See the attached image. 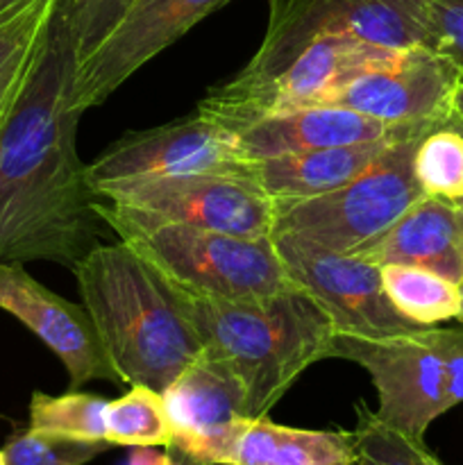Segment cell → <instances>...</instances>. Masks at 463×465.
Listing matches in <instances>:
<instances>
[{
	"mask_svg": "<svg viewBox=\"0 0 463 465\" xmlns=\"http://www.w3.org/2000/svg\"><path fill=\"white\" fill-rule=\"evenodd\" d=\"M75 73V41L54 7L34 68L0 123V262L73 271L100 245L104 221L77 154Z\"/></svg>",
	"mask_w": 463,
	"mask_h": 465,
	"instance_id": "cell-1",
	"label": "cell"
},
{
	"mask_svg": "<svg viewBox=\"0 0 463 465\" xmlns=\"http://www.w3.org/2000/svg\"><path fill=\"white\" fill-rule=\"evenodd\" d=\"M80 298L125 384L163 393L202 352L172 286L123 241L91 250L75 268Z\"/></svg>",
	"mask_w": 463,
	"mask_h": 465,
	"instance_id": "cell-2",
	"label": "cell"
},
{
	"mask_svg": "<svg viewBox=\"0 0 463 465\" xmlns=\"http://www.w3.org/2000/svg\"><path fill=\"white\" fill-rule=\"evenodd\" d=\"M172 293L202 339V350L222 359L241 380L250 418H266L309 366L330 359L334 327L298 286L250 302L204 298L177 286Z\"/></svg>",
	"mask_w": 463,
	"mask_h": 465,
	"instance_id": "cell-3",
	"label": "cell"
},
{
	"mask_svg": "<svg viewBox=\"0 0 463 465\" xmlns=\"http://www.w3.org/2000/svg\"><path fill=\"white\" fill-rule=\"evenodd\" d=\"M95 212L118 241L130 245L168 284L204 298L250 302L295 289L271 239L154 223L109 200Z\"/></svg>",
	"mask_w": 463,
	"mask_h": 465,
	"instance_id": "cell-4",
	"label": "cell"
},
{
	"mask_svg": "<svg viewBox=\"0 0 463 465\" xmlns=\"http://www.w3.org/2000/svg\"><path fill=\"white\" fill-rule=\"evenodd\" d=\"M322 36H354L386 48H436L427 0H271L261 45L227 84L268 80Z\"/></svg>",
	"mask_w": 463,
	"mask_h": 465,
	"instance_id": "cell-5",
	"label": "cell"
},
{
	"mask_svg": "<svg viewBox=\"0 0 463 465\" xmlns=\"http://www.w3.org/2000/svg\"><path fill=\"white\" fill-rule=\"evenodd\" d=\"M420 139L389 145L370 168L331 193L277 204L272 234H295L339 254L370 248L425 195L413 173Z\"/></svg>",
	"mask_w": 463,
	"mask_h": 465,
	"instance_id": "cell-6",
	"label": "cell"
},
{
	"mask_svg": "<svg viewBox=\"0 0 463 465\" xmlns=\"http://www.w3.org/2000/svg\"><path fill=\"white\" fill-rule=\"evenodd\" d=\"M402 50L354 36H322L259 84L212 86L195 112L239 132L263 116L322 104L363 73L398 62Z\"/></svg>",
	"mask_w": 463,
	"mask_h": 465,
	"instance_id": "cell-7",
	"label": "cell"
},
{
	"mask_svg": "<svg viewBox=\"0 0 463 465\" xmlns=\"http://www.w3.org/2000/svg\"><path fill=\"white\" fill-rule=\"evenodd\" d=\"M94 193L154 223H175L252 239H271L275 230V203L250 175L191 173L123 180L95 186Z\"/></svg>",
	"mask_w": 463,
	"mask_h": 465,
	"instance_id": "cell-8",
	"label": "cell"
},
{
	"mask_svg": "<svg viewBox=\"0 0 463 465\" xmlns=\"http://www.w3.org/2000/svg\"><path fill=\"white\" fill-rule=\"evenodd\" d=\"M330 359L359 363L377 391L375 416L411 439L425 440L431 422L454 409L448 391L443 327H422L389 339L334 334Z\"/></svg>",
	"mask_w": 463,
	"mask_h": 465,
	"instance_id": "cell-9",
	"label": "cell"
},
{
	"mask_svg": "<svg viewBox=\"0 0 463 465\" xmlns=\"http://www.w3.org/2000/svg\"><path fill=\"white\" fill-rule=\"evenodd\" d=\"M272 243L286 275L327 313L334 334L389 339L422 330L390 304L377 263L331 252L295 234H272Z\"/></svg>",
	"mask_w": 463,
	"mask_h": 465,
	"instance_id": "cell-10",
	"label": "cell"
},
{
	"mask_svg": "<svg viewBox=\"0 0 463 465\" xmlns=\"http://www.w3.org/2000/svg\"><path fill=\"white\" fill-rule=\"evenodd\" d=\"M191 173L250 175V159L241 150L239 134L195 112L166 125L127 132L86 166L91 189L109 182Z\"/></svg>",
	"mask_w": 463,
	"mask_h": 465,
	"instance_id": "cell-11",
	"label": "cell"
},
{
	"mask_svg": "<svg viewBox=\"0 0 463 465\" xmlns=\"http://www.w3.org/2000/svg\"><path fill=\"white\" fill-rule=\"evenodd\" d=\"M461 82V68L448 54L429 45H413L402 50L398 62L363 73L322 104L352 109L395 127L429 132L452 121Z\"/></svg>",
	"mask_w": 463,
	"mask_h": 465,
	"instance_id": "cell-12",
	"label": "cell"
},
{
	"mask_svg": "<svg viewBox=\"0 0 463 465\" xmlns=\"http://www.w3.org/2000/svg\"><path fill=\"white\" fill-rule=\"evenodd\" d=\"M232 0H132L107 39L77 64L73 103L82 114L103 104L150 59Z\"/></svg>",
	"mask_w": 463,
	"mask_h": 465,
	"instance_id": "cell-13",
	"label": "cell"
},
{
	"mask_svg": "<svg viewBox=\"0 0 463 465\" xmlns=\"http://www.w3.org/2000/svg\"><path fill=\"white\" fill-rule=\"evenodd\" d=\"M0 309L23 322L64 363L71 391L89 381L125 384L109 359L89 312L45 289L23 263L0 262Z\"/></svg>",
	"mask_w": 463,
	"mask_h": 465,
	"instance_id": "cell-14",
	"label": "cell"
},
{
	"mask_svg": "<svg viewBox=\"0 0 463 465\" xmlns=\"http://www.w3.org/2000/svg\"><path fill=\"white\" fill-rule=\"evenodd\" d=\"M431 132V130H429ZM241 150L248 159L275 157L302 150L336 148V145L368 143V141H404L425 136V130L395 127L366 114L345 107L318 104L293 112L263 116L239 132Z\"/></svg>",
	"mask_w": 463,
	"mask_h": 465,
	"instance_id": "cell-15",
	"label": "cell"
},
{
	"mask_svg": "<svg viewBox=\"0 0 463 465\" xmlns=\"http://www.w3.org/2000/svg\"><path fill=\"white\" fill-rule=\"evenodd\" d=\"M175 452L195 457L239 418H250L243 384L222 359L200 352L162 393Z\"/></svg>",
	"mask_w": 463,
	"mask_h": 465,
	"instance_id": "cell-16",
	"label": "cell"
},
{
	"mask_svg": "<svg viewBox=\"0 0 463 465\" xmlns=\"http://www.w3.org/2000/svg\"><path fill=\"white\" fill-rule=\"evenodd\" d=\"M191 459L218 465H354L357 450L352 431L295 430L266 416L239 418Z\"/></svg>",
	"mask_w": 463,
	"mask_h": 465,
	"instance_id": "cell-17",
	"label": "cell"
},
{
	"mask_svg": "<svg viewBox=\"0 0 463 465\" xmlns=\"http://www.w3.org/2000/svg\"><path fill=\"white\" fill-rule=\"evenodd\" d=\"M359 257L377 266L427 268L458 284L463 277V203L422 195Z\"/></svg>",
	"mask_w": 463,
	"mask_h": 465,
	"instance_id": "cell-18",
	"label": "cell"
},
{
	"mask_svg": "<svg viewBox=\"0 0 463 465\" xmlns=\"http://www.w3.org/2000/svg\"><path fill=\"white\" fill-rule=\"evenodd\" d=\"M393 143L395 141H368L250 159V177L271 195L275 207L298 203L345 186L370 168Z\"/></svg>",
	"mask_w": 463,
	"mask_h": 465,
	"instance_id": "cell-19",
	"label": "cell"
},
{
	"mask_svg": "<svg viewBox=\"0 0 463 465\" xmlns=\"http://www.w3.org/2000/svg\"><path fill=\"white\" fill-rule=\"evenodd\" d=\"M54 7L57 0H14L0 9V118L34 68Z\"/></svg>",
	"mask_w": 463,
	"mask_h": 465,
	"instance_id": "cell-20",
	"label": "cell"
},
{
	"mask_svg": "<svg viewBox=\"0 0 463 465\" xmlns=\"http://www.w3.org/2000/svg\"><path fill=\"white\" fill-rule=\"evenodd\" d=\"M381 284L399 316L418 327H438L440 322L458 321L461 289L457 282L434 271L404 263L379 266Z\"/></svg>",
	"mask_w": 463,
	"mask_h": 465,
	"instance_id": "cell-21",
	"label": "cell"
},
{
	"mask_svg": "<svg viewBox=\"0 0 463 465\" xmlns=\"http://www.w3.org/2000/svg\"><path fill=\"white\" fill-rule=\"evenodd\" d=\"M104 440L123 448H168L172 425L162 393L143 384H132L125 395L104 409Z\"/></svg>",
	"mask_w": 463,
	"mask_h": 465,
	"instance_id": "cell-22",
	"label": "cell"
},
{
	"mask_svg": "<svg viewBox=\"0 0 463 465\" xmlns=\"http://www.w3.org/2000/svg\"><path fill=\"white\" fill-rule=\"evenodd\" d=\"M413 173L425 195L463 203V132L457 123H445L418 141Z\"/></svg>",
	"mask_w": 463,
	"mask_h": 465,
	"instance_id": "cell-23",
	"label": "cell"
},
{
	"mask_svg": "<svg viewBox=\"0 0 463 465\" xmlns=\"http://www.w3.org/2000/svg\"><path fill=\"white\" fill-rule=\"evenodd\" d=\"M104 409L107 400L94 393L68 391L64 395H45L36 391L30 400V430L104 440Z\"/></svg>",
	"mask_w": 463,
	"mask_h": 465,
	"instance_id": "cell-24",
	"label": "cell"
},
{
	"mask_svg": "<svg viewBox=\"0 0 463 465\" xmlns=\"http://www.w3.org/2000/svg\"><path fill=\"white\" fill-rule=\"evenodd\" d=\"M352 436L357 450L354 465H443L425 448V440L411 439L381 422L363 402L357 407Z\"/></svg>",
	"mask_w": 463,
	"mask_h": 465,
	"instance_id": "cell-25",
	"label": "cell"
},
{
	"mask_svg": "<svg viewBox=\"0 0 463 465\" xmlns=\"http://www.w3.org/2000/svg\"><path fill=\"white\" fill-rule=\"evenodd\" d=\"M113 448L107 440H86L50 431L25 430L5 445L7 465H86Z\"/></svg>",
	"mask_w": 463,
	"mask_h": 465,
	"instance_id": "cell-26",
	"label": "cell"
},
{
	"mask_svg": "<svg viewBox=\"0 0 463 465\" xmlns=\"http://www.w3.org/2000/svg\"><path fill=\"white\" fill-rule=\"evenodd\" d=\"M130 5L132 0H59V12L66 18L75 41L77 64L95 53Z\"/></svg>",
	"mask_w": 463,
	"mask_h": 465,
	"instance_id": "cell-27",
	"label": "cell"
},
{
	"mask_svg": "<svg viewBox=\"0 0 463 465\" xmlns=\"http://www.w3.org/2000/svg\"><path fill=\"white\" fill-rule=\"evenodd\" d=\"M436 50L448 54L463 73V0H427Z\"/></svg>",
	"mask_w": 463,
	"mask_h": 465,
	"instance_id": "cell-28",
	"label": "cell"
},
{
	"mask_svg": "<svg viewBox=\"0 0 463 465\" xmlns=\"http://www.w3.org/2000/svg\"><path fill=\"white\" fill-rule=\"evenodd\" d=\"M443 352L449 400L457 407L463 402V327L443 330Z\"/></svg>",
	"mask_w": 463,
	"mask_h": 465,
	"instance_id": "cell-29",
	"label": "cell"
},
{
	"mask_svg": "<svg viewBox=\"0 0 463 465\" xmlns=\"http://www.w3.org/2000/svg\"><path fill=\"white\" fill-rule=\"evenodd\" d=\"M127 465H172V459L166 448L162 450V448H153V445H145V448L132 450Z\"/></svg>",
	"mask_w": 463,
	"mask_h": 465,
	"instance_id": "cell-30",
	"label": "cell"
},
{
	"mask_svg": "<svg viewBox=\"0 0 463 465\" xmlns=\"http://www.w3.org/2000/svg\"><path fill=\"white\" fill-rule=\"evenodd\" d=\"M166 450H168V448H166ZM168 454H171L172 465H218V463H202V461H195V459L184 457V454L175 452V450H168Z\"/></svg>",
	"mask_w": 463,
	"mask_h": 465,
	"instance_id": "cell-31",
	"label": "cell"
},
{
	"mask_svg": "<svg viewBox=\"0 0 463 465\" xmlns=\"http://www.w3.org/2000/svg\"><path fill=\"white\" fill-rule=\"evenodd\" d=\"M454 114H457L458 118H463V82H461V84H458L457 100H454Z\"/></svg>",
	"mask_w": 463,
	"mask_h": 465,
	"instance_id": "cell-32",
	"label": "cell"
},
{
	"mask_svg": "<svg viewBox=\"0 0 463 465\" xmlns=\"http://www.w3.org/2000/svg\"><path fill=\"white\" fill-rule=\"evenodd\" d=\"M458 289H461V313H458V322H461V327H463V277H461V282H458Z\"/></svg>",
	"mask_w": 463,
	"mask_h": 465,
	"instance_id": "cell-33",
	"label": "cell"
},
{
	"mask_svg": "<svg viewBox=\"0 0 463 465\" xmlns=\"http://www.w3.org/2000/svg\"><path fill=\"white\" fill-rule=\"evenodd\" d=\"M452 121H454V123H457V125H458V130H461V132H463V118H458V116H457V114H454V116H452Z\"/></svg>",
	"mask_w": 463,
	"mask_h": 465,
	"instance_id": "cell-34",
	"label": "cell"
},
{
	"mask_svg": "<svg viewBox=\"0 0 463 465\" xmlns=\"http://www.w3.org/2000/svg\"><path fill=\"white\" fill-rule=\"evenodd\" d=\"M12 3H14V0H0V9L7 7V5H12Z\"/></svg>",
	"mask_w": 463,
	"mask_h": 465,
	"instance_id": "cell-35",
	"label": "cell"
},
{
	"mask_svg": "<svg viewBox=\"0 0 463 465\" xmlns=\"http://www.w3.org/2000/svg\"><path fill=\"white\" fill-rule=\"evenodd\" d=\"M0 465H7V459H5L3 450H0Z\"/></svg>",
	"mask_w": 463,
	"mask_h": 465,
	"instance_id": "cell-36",
	"label": "cell"
},
{
	"mask_svg": "<svg viewBox=\"0 0 463 465\" xmlns=\"http://www.w3.org/2000/svg\"><path fill=\"white\" fill-rule=\"evenodd\" d=\"M3 118H5V116H3ZM3 118H0V123H3Z\"/></svg>",
	"mask_w": 463,
	"mask_h": 465,
	"instance_id": "cell-37",
	"label": "cell"
}]
</instances>
